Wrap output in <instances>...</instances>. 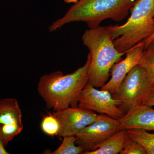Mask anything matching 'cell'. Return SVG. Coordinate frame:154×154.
Instances as JSON below:
<instances>
[{"label": "cell", "mask_w": 154, "mask_h": 154, "mask_svg": "<svg viewBox=\"0 0 154 154\" xmlns=\"http://www.w3.org/2000/svg\"><path fill=\"white\" fill-rule=\"evenodd\" d=\"M53 115L60 125L58 136H75L83 128L94 122L97 114L94 111L77 107H69L54 111Z\"/></svg>", "instance_id": "9"}, {"label": "cell", "mask_w": 154, "mask_h": 154, "mask_svg": "<svg viewBox=\"0 0 154 154\" xmlns=\"http://www.w3.org/2000/svg\"><path fill=\"white\" fill-rule=\"evenodd\" d=\"M127 132L125 130L119 131L110 137L95 150L84 152L82 154H118L123 149Z\"/></svg>", "instance_id": "12"}, {"label": "cell", "mask_w": 154, "mask_h": 154, "mask_svg": "<svg viewBox=\"0 0 154 154\" xmlns=\"http://www.w3.org/2000/svg\"><path fill=\"white\" fill-rule=\"evenodd\" d=\"M82 40L91 56L88 82L95 88H101L109 79L113 65L121 60L127 51L119 52L115 48L113 38L106 27L87 29Z\"/></svg>", "instance_id": "2"}, {"label": "cell", "mask_w": 154, "mask_h": 154, "mask_svg": "<svg viewBox=\"0 0 154 154\" xmlns=\"http://www.w3.org/2000/svg\"><path fill=\"white\" fill-rule=\"evenodd\" d=\"M127 132L131 139L143 147L146 154H154V133L139 129L128 130Z\"/></svg>", "instance_id": "13"}, {"label": "cell", "mask_w": 154, "mask_h": 154, "mask_svg": "<svg viewBox=\"0 0 154 154\" xmlns=\"http://www.w3.org/2000/svg\"><path fill=\"white\" fill-rule=\"evenodd\" d=\"M10 153L7 151L5 147L3 144L2 142L0 137V154H9Z\"/></svg>", "instance_id": "20"}, {"label": "cell", "mask_w": 154, "mask_h": 154, "mask_svg": "<svg viewBox=\"0 0 154 154\" xmlns=\"http://www.w3.org/2000/svg\"><path fill=\"white\" fill-rule=\"evenodd\" d=\"M40 126L42 131L47 135L52 137L58 136L60 125L58 120L52 113L43 116Z\"/></svg>", "instance_id": "16"}, {"label": "cell", "mask_w": 154, "mask_h": 154, "mask_svg": "<svg viewBox=\"0 0 154 154\" xmlns=\"http://www.w3.org/2000/svg\"><path fill=\"white\" fill-rule=\"evenodd\" d=\"M153 39H154V33H153V34H152L151 36H149L148 38L143 40V42L144 45L145 49L148 47L149 45L150 44L151 42Z\"/></svg>", "instance_id": "19"}, {"label": "cell", "mask_w": 154, "mask_h": 154, "mask_svg": "<svg viewBox=\"0 0 154 154\" xmlns=\"http://www.w3.org/2000/svg\"><path fill=\"white\" fill-rule=\"evenodd\" d=\"M118 120L119 130L154 131V109L147 105H138L127 112Z\"/></svg>", "instance_id": "11"}, {"label": "cell", "mask_w": 154, "mask_h": 154, "mask_svg": "<svg viewBox=\"0 0 154 154\" xmlns=\"http://www.w3.org/2000/svg\"><path fill=\"white\" fill-rule=\"evenodd\" d=\"M91 59L89 52L85 64L73 72L64 75L57 71L40 77L37 90L48 109L55 111L78 106L80 94L88 82Z\"/></svg>", "instance_id": "1"}, {"label": "cell", "mask_w": 154, "mask_h": 154, "mask_svg": "<svg viewBox=\"0 0 154 154\" xmlns=\"http://www.w3.org/2000/svg\"><path fill=\"white\" fill-rule=\"evenodd\" d=\"M22 116L17 99H0V137L5 147L23 130Z\"/></svg>", "instance_id": "8"}, {"label": "cell", "mask_w": 154, "mask_h": 154, "mask_svg": "<svg viewBox=\"0 0 154 154\" xmlns=\"http://www.w3.org/2000/svg\"><path fill=\"white\" fill-rule=\"evenodd\" d=\"M67 4H70V3H76L79 2L80 0H63Z\"/></svg>", "instance_id": "21"}, {"label": "cell", "mask_w": 154, "mask_h": 154, "mask_svg": "<svg viewBox=\"0 0 154 154\" xmlns=\"http://www.w3.org/2000/svg\"><path fill=\"white\" fill-rule=\"evenodd\" d=\"M141 105L152 107L154 106V86H152L145 94L142 100Z\"/></svg>", "instance_id": "18"}, {"label": "cell", "mask_w": 154, "mask_h": 154, "mask_svg": "<svg viewBox=\"0 0 154 154\" xmlns=\"http://www.w3.org/2000/svg\"><path fill=\"white\" fill-rule=\"evenodd\" d=\"M120 154H146L145 149L140 144L131 139L127 135Z\"/></svg>", "instance_id": "17"}, {"label": "cell", "mask_w": 154, "mask_h": 154, "mask_svg": "<svg viewBox=\"0 0 154 154\" xmlns=\"http://www.w3.org/2000/svg\"><path fill=\"white\" fill-rule=\"evenodd\" d=\"M119 125L118 119L106 114L97 115L94 122L76 134L75 144L82 147L85 152L95 150L102 143L119 131Z\"/></svg>", "instance_id": "7"}, {"label": "cell", "mask_w": 154, "mask_h": 154, "mask_svg": "<svg viewBox=\"0 0 154 154\" xmlns=\"http://www.w3.org/2000/svg\"><path fill=\"white\" fill-rule=\"evenodd\" d=\"M143 41L138 43L127 51L124 59L113 65L110 71L111 77L101 90L108 91L111 94L114 93L121 85L128 72L138 64L139 60L144 51Z\"/></svg>", "instance_id": "10"}, {"label": "cell", "mask_w": 154, "mask_h": 154, "mask_svg": "<svg viewBox=\"0 0 154 154\" xmlns=\"http://www.w3.org/2000/svg\"><path fill=\"white\" fill-rule=\"evenodd\" d=\"M122 104L108 91L97 90L88 82L80 94L78 106L118 120L126 113L120 107Z\"/></svg>", "instance_id": "6"}, {"label": "cell", "mask_w": 154, "mask_h": 154, "mask_svg": "<svg viewBox=\"0 0 154 154\" xmlns=\"http://www.w3.org/2000/svg\"><path fill=\"white\" fill-rule=\"evenodd\" d=\"M134 1L80 0L70 8L64 17L53 22L48 31L54 32L72 22H85L89 28H94L106 19L120 22L128 16Z\"/></svg>", "instance_id": "3"}, {"label": "cell", "mask_w": 154, "mask_h": 154, "mask_svg": "<svg viewBox=\"0 0 154 154\" xmlns=\"http://www.w3.org/2000/svg\"><path fill=\"white\" fill-rule=\"evenodd\" d=\"M138 65L145 70L152 86H154V39L145 49Z\"/></svg>", "instance_id": "14"}, {"label": "cell", "mask_w": 154, "mask_h": 154, "mask_svg": "<svg viewBox=\"0 0 154 154\" xmlns=\"http://www.w3.org/2000/svg\"><path fill=\"white\" fill-rule=\"evenodd\" d=\"M75 136H67L63 137L60 146L51 154H82L85 150L80 146L75 145Z\"/></svg>", "instance_id": "15"}, {"label": "cell", "mask_w": 154, "mask_h": 154, "mask_svg": "<svg viewBox=\"0 0 154 154\" xmlns=\"http://www.w3.org/2000/svg\"><path fill=\"white\" fill-rule=\"evenodd\" d=\"M129 11L130 17L123 25L106 27L119 52H126L154 33V0H135Z\"/></svg>", "instance_id": "4"}, {"label": "cell", "mask_w": 154, "mask_h": 154, "mask_svg": "<svg viewBox=\"0 0 154 154\" xmlns=\"http://www.w3.org/2000/svg\"><path fill=\"white\" fill-rule=\"evenodd\" d=\"M152 86L145 71L137 64L128 72L112 95L114 99L122 102L120 107L126 113L141 105L143 96Z\"/></svg>", "instance_id": "5"}]
</instances>
